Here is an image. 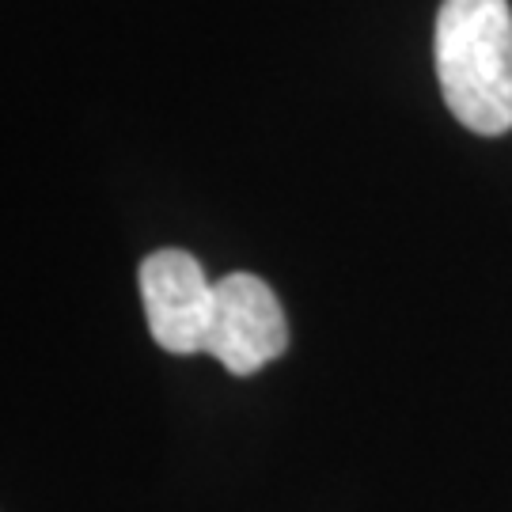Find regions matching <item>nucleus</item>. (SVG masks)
<instances>
[{
    "label": "nucleus",
    "instance_id": "obj_1",
    "mask_svg": "<svg viewBox=\"0 0 512 512\" xmlns=\"http://www.w3.org/2000/svg\"><path fill=\"white\" fill-rule=\"evenodd\" d=\"M437 80L459 126L482 137L512 129V8L509 0H440Z\"/></svg>",
    "mask_w": 512,
    "mask_h": 512
},
{
    "label": "nucleus",
    "instance_id": "obj_2",
    "mask_svg": "<svg viewBox=\"0 0 512 512\" xmlns=\"http://www.w3.org/2000/svg\"><path fill=\"white\" fill-rule=\"evenodd\" d=\"M289 349V323L277 293L258 274H224L217 281L213 319L205 334L209 357L232 376H255Z\"/></svg>",
    "mask_w": 512,
    "mask_h": 512
},
{
    "label": "nucleus",
    "instance_id": "obj_3",
    "mask_svg": "<svg viewBox=\"0 0 512 512\" xmlns=\"http://www.w3.org/2000/svg\"><path fill=\"white\" fill-rule=\"evenodd\" d=\"M141 300L152 342L167 353H202L217 281L205 277V266L183 247H160L141 262Z\"/></svg>",
    "mask_w": 512,
    "mask_h": 512
}]
</instances>
